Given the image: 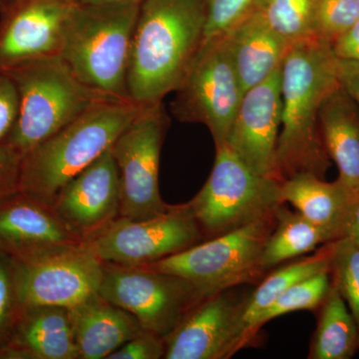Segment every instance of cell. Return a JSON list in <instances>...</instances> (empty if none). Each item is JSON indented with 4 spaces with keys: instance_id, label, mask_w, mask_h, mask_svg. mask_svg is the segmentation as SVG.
Masks as SVG:
<instances>
[{
    "instance_id": "cell-1",
    "label": "cell",
    "mask_w": 359,
    "mask_h": 359,
    "mask_svg": "<svg viewBox=\"0 0 359 359\" xmlns=\"http://www.w3.org/2000/svg\"><path fill=\"white\" fill-rule=\"evenodd\" d=\"M339 86L332 44L316 39L290 47L280 69L282 124L276 165L283 182L301 173L325 179L332 160L321 138L320 111Z\"/></svg>"
},
{
    "instance_id": "cell-2",
    "label": "cell",
    "mask_w": 359,
    "mask_h": 359,
    "mask_svg": "<svg viewBox=\"0 0 359 359\" xmlns=\"http://www.w3.org/2000/svg\"><path fill=\"white\" fill-rule=\"evenodd\" d=\"M205 0H143L132 39L127 93L146 106L176 91L204 41Z\"/></svg>"
},
{
    "instance_id": "cell-3",
    "label": "cell",
    "mask_w": 359,
    "mask_h": 359,
    "mask_svg": "<svg viewBox=\"0 0 359 359\" xmlns=\"http://www.w3.org/2000/svg\"><path fill=\"white\" fill-rule=\"evenodd\" d=\"M143 106L111 100L79 116L23 154L20 192L53 205L59 191L111 148Z\"/></svg>"
},
{
    "instance_id": "cell-4",
    "label": "cell",
    "mask_w": 359,
    "mask_h": 359,
    "mask_svg": "<svg viewBox=\"0 0 359 359\" xmlns=\"http://www.w3.org/2000/svg\"><path fill=\"white\" fill-rule=\"evenodd\" d=\"M140 4L72 6L63 25L59 56L82 83L130 100L127 71Z\"/></svg>"
},
{
    "instance_id": "cell-5",
    "label": "cell",
    "mask_w": 359,
    "mask_h": 359,
    "mask_svg": "<svg viewBox=\"0 0 359 359\" xmlns=\"http://www.w3.org/2000/svg\"><path fill=\"white\" fill-rule=\"evenodd\" d=\"M18 95V116L6 143L25 154L97 105L122 100L82 83L59 55L4 71Z\"/></svg>"
},
{
    "instance_id": "cell-6",
    "label": "cell",
    "mask_w": 359,
    "mask_h": 359,
    "mask_svg": "<svg viewBox=\"0 0 359 359\" xmlns=\"http://www.w3.org/2000/svg\"><path fill=\"white\" fill-rule=\"evenodd\" d=\"M282 183L255 173L224 145L216 148L205 185L187 204L208 240L275 215L285 204Z\"/></svg>"
},
{
    "instance_id": "cell-7",
    "label": "cell",
    "mask_w": 359,
    "mask_h": 359,
    "mask_svg": "<svg viewBox=\"0 0 359 359\" xmlns=\"http://www.w3.org/2000/svg\"><path fill=\"white\" fill-rule=\"evenodd\" d=\"M275 226L276 214L146 266L186 278L205 299L256 283L266 273L262 257Z\"/></svg>"
},
{
    "instance_id": "cell-8",
    "label": "cell",
    "mask_w": 359,
    "mask_h": 359,
    "mask_svg": "<svg viewBox=\"0 0 359 359\" xmlns=\"http://www.w3.org/2000/svg\"><path fill=\"white\" fill-rule=\"evenodd\" d=\"M175 93L174 115L205 125L215 147L226 145L245 92L224 34L203 41Z\"/></svg>"
},
{
    "instance_id": "cell-9",
    "label": "cell",
    "mask_w": 359,
    "mask_h": 359,
    "mask_svg": "<svg viewBox=\"0 0 359 359\" xmlns=\"http://www.w3.org/2000/svg\"><path fill=\"white\" fill-rule=\"evenodd\" d=\"M169 125L162 102L142 107L111 146L120 186V218L140 221L171 209L161 198V150Z\"/></svg>"
},
{
    "instance_id": "cell-10",
    "label": "cell",
    "mask_w": 359,
    "mask_h": 359,
    "mask_svg": "<svg viewBox=\"0 0 359 359\" xmlns=\"http://www.w3.org/2000/svg\"><path fill=\"white\" fill-rule=\"evenodd\" d=\"M102 264L98 294L134 316L143 330L164 339L205 299L181 276L147 266Z\"/></svg>"
},
{
    "instance_id": "cell-11",
    "label": "cell",
    "mask_w": 359,
    "mask_h": 359,
    "mask_svg": "<svg viewBox=\"0 0 359 359\" xmlns=\"http://www.w3.org/2000/svg\"><path fill=\"white\" fill-rule=\"evenodd\" d=\"M205 240L188 204L172 205L154 218L118 217L83 245L102 263L146 266L183 252Z\"/></svg>"
},
{
    "instance_id": "cell-12",
    "label": "cell",
    "mask_w": 359,
    "mask_h": 359,
    "mask_svg": "<svg viewBox=\"0 0 359 359\" xmlns=\"http://www.w3.org/2000/svg\"><path fill=\"white\" fill-rule=\"evenodd\" d=\"M20 309L54 306L69 309L98 294L103 264L82 245L59 248L13 261Z\"/></svg>"
},
{
    "instance_id": "cell-13",
    "label": "cell",
    "mask_w": 359,
    "mask_h": 359,
    "mask_svg": "<svg viewBox=\"0 0 359 359\" xmlns=\"http://www.w3.org/2000/svg\"><path fill=\"white\" fill-rule=\"evenodd\" d=\"M224 290L205 297L165 337V359H226L244 348L250 292Z\"/></svg>"
},
{
    "instance_id": "cell-14",
    "label": "cell",
    "mask_w": 359,
    "mask_h": 359,
    "mask_svg": "<svg viewBox=\"0 0 359 359\" xmlns=\"http://www.w3.org/2000/svg\"><path fill=\"white\" fill-rule=\"evenodd\" d=\"M280 69L245 92L226 145L255 173L283 182L276 165L282 124Z\"/></svg>"
},
{
    "instance_id": "cell-15",
    "label": "cell",
    "mask_w": 359,
    "mask_h": 359,
    "mask_svg": "<svg viewBox=\"0 0 359 359\" xmlns=\"http://www.w3.org/2000/svg\"><path fill=\"white\" fill-rule=\"evenodd\" d=\"M73 0H16L0 11V72L59 55Z\"/></svg>"
},
{
    "instance_id": "cell-16",
    "label": "cell",
    "mask_w": 359,
    "mask_h": 359,
    "mask_svg": "<svg viewBox=\"0 0 359 359\" xmlns=\"http://www.w3.org/2000/svg\"><path fill=\"white\" fill-rule=\"evenodd\" d=\"M83 243L54 205L39 198L20 191L0 204V252L13 261Z\"/></svg>"
},
{
    "instance_id": "cell-17",
    "label": "cell",
    "mask_w": 359,
    "mask_h": 359,
    "mask_svg": "<svg viewBox=\"0 0 359 359\" xmlns=\"http://www.w3.org/2000/svg\"><path fill=\"white\" fill-rule=\"evenodd\" d=\"M54 208L83 242L119 217L120 186L111 148L59 191Z\"/></svg>"
},
{
    "instance_id": "cell-18",
    "label": "cell",
    "mask_w": 359,
    "mask_h": 359,
    "mask_svg": "<svg viewBox=\"0 0 359 359\" xmlns=\"http://www.w3.org/2000/svg\"><path fill=\"white\" fill-rule=\"evenodd\" d=\"M0 358L79 359L68 309H21L11 337L0 344Z\"/></svg>"
},
{
    "instance_id": "cell-19",
    "label": "cell",
    "mask_w": 359,
    "mask_h": 359,
    "mask_svg": "<svg viewBox=\"0 0 359 359\" xmlns=\"http://www.w3.org/2000/svg\"><path fill=\"white\" fill-rule=\"evenodd\" d=\"M79 359H105L143 330L128 311L99 294L68 309Z\"/></svg>"
},
{
    "instance_id": "cell-20",
    "label": "cell",
    "mask_w": 359,
    "mask_h": 359,
    "mask_svg": "<svg viewBox=\"0 0 359 359\" xmlns=\"http://www.w3.org/2000/svg\"><path fill=\"white\" fill-rule=\"evenodd\" d=\"M224 36L244 92L280 70L292 46L257 11L224 33Z\"/></svg>"
},
{
    "instance_id": "cell-21",
    "label": "cell",
    "mask_w": 359,
    "mask_h": 359,
    "mask_svg": "<svg viewBox=\"0 0 359 359\" xmlns=\"http://www.w3.org/2000/svg\"><path fill=\"white\" fill-rule=\"evenodd\" d=\"M320 129L339 179L351 192H359V108L340 86L321 105Z\"/></svg>"
},
{
    "instance_id": "cell-22",
    "label": "cell",
    "mask_w": 359,
    "mask_h": 359,
    "mask_svg": "<svg viewBox=\"0 0 359 359\" xmlns=\"http://www.w3.org/2000/svg\"><path fill=\"white\" fill-rule=\"evenodd\" d=\"M351 193L339 178L327 182L311 173L297 174L282 183L283 203H290L304 218L328 231L334 241L340 238Z\"/></svg>"
},
{
    "instance_id": "cell-23",
    "label": "cell",
    "mask_w": 359,
    "mask_h": 359,
    "mask_svg": "<svg viewBox=\"0 0 359 359\" xmlns=\"http://www.w3.org/2000/svg\"><path fill=\"white\" fill-rule=\"evenodd\" d=\"M334 247V241H332L323 245L311 256L304 257L282 269H276L273 273L264 278L254 292H250L243 316L245 346L252 341V330L257 318L280 294L292 285L308 280L311 276L320 275L321 273H330Z\"/></svg>"
},
{
    "instance_id": "cell-24",
    "label": "cell",
    "mask_w": 359,
    "mask_h": 359,
    "mask_svg": "<svg viewBox=\"0 0 359 359\" xmlns=\"http://www.w3.org/2000/svg\"><path fill=\"white\" fill-rule=\"evenodd\" d=\"M318 309L309 359H349L359 349V330L339 290L332 285Z\"/></svg>"
},
{
    "instance_id": "cell-25",
    "label": "cell",
    "mask_w": 359,
    "mask_h": 359,
    "mask_svg": "<svg viewBox=\"0 0 359 359\" xmlns=\"http://www.w3.org/2000/svg\"><path fill=\"white\" fill-rule=\"evenodd\" d=\"M332 241L334 240L328 231L283 204L276 212L275 228L264 244L263 268L266 273L283 262L309 254Z\"/></svg>"
},
{
    "instance_id": "cell-26",
    "label": "cell",
    "mask_w": 359,
    "mask_h": 359,
    "mask_svg": "<svg viewBox=\"0 0 359 359\" xmlns=\"http://www.w3.org/2000/svg\"><path fill=\"white\" fill-rule=\"evenodd\" d=\"M320 0H263L257 13L290 45L316 36Z\"/></svg>"
},
{
    "instance_id": "cell-27",
    "label": "cell",
    "mask_w": 359,
    "mask_h": 359,
    "mask_svg": "<svg viewBox=\"0 0 359 359\" xmlns=\"http://www.w3.org/2000/svg\"><path fill=\"white\" fill-rule=\"evenodd\" d=\"M330 287V273H321L292 285L257 318L252 330V340L256 339L259 330L269 320L292 311H314L320 308Z\"/></svg>"
},
{
    "instance_id": "cell-28",
    "label": "cell",
    "mask_w": 359,
    "mask_h": 359,
    "mask_svg": "<svg viewBox=\"0 0 359 359\" xmlns=\"http://www.w3.org/2000/svg\"><path fill=\"white\" fill-rule=\"evenodd\" d=\"M330 280L346 302L359 330V249L346 238L334 241Z\"/></svg>"
},
{
    "instance_id": "cell-29",
    "label": "cell",
    "mask_w": 359,
    "mask_h": 359,
    "mask_svg": "<svg viewBox=\"0 0 359 359\" xmlns=\"http://www.w3.org/2000/svg\"><path fill=\"white\" fill-rule=\"evenodd\" d=\"M359 21V0H320L316 36L334 44Z\"/></svg>"
},
{
    "instance_id": "cell-30",
    "label": "cell",
    "mask_w": 359,
    "mask_h": 359,
    "mask_svg": "<svg viewBox=\"0 0 359 359\" xmlns=\"http://www.w3.org/2000/svg\"><path fill=\"white\" fill-rule=\"evenodd\" d=\"M263 0H205L204 40L224 34L256 13Z\"/></svg>"
},
{
    "instance_id": "cell-31",
    "label": "cell",
    "mask_w": 359,
    "mask_h": 359,
    "mask_svg": "<svg viewBox=\"0 0 359 359\" xmlns=\"http://www.w3.org/2000/svg\"><path fill=\"white\" fill-rule=\"evenodd\" d=\"M13 259L0 252V344L11 337L20 318Z\"/></svg>"
},
{
    "instance_id": "cell-32",
    "label": "cell",
    "mask_w": 359,
    "mask_h": 359,
    "mask_svg": "<svg viewBox=\"0 0 359 359\" xmlns=\"http://www.w3.org/2000/svg\"><path fill=\"white\" fill-rule=\"evenodd\" d=\"M165 351L164 337L142 330L107 359H160L164 358Z\"/></svg>"
},
{
    "instance_id": "cell-33",
    "label": "cell",
    "mask_w": 359,
    "mask_h": 359,
    "mask_svg": "<svg viewBox=\"0 0 359 359\" xmlns=\"http://www.w3.org/2000/svg\"><path fill=\"white\" fill-rule=\"evenodd\" d=\"M23 153L11 144H0V204L20 191Z\"/></svg>"
},
{
    "instance_id": "cell-34",
    "label": "cell",
    "mask_w": 359,
    "mask_h": 359,
    "mask_svg": "<svg viewBox=\"0 0 359 359\" xmlns=\"http://www.w3.org/2000/svg\"><path fill=\"white\" fill-rule=\"evenodd\" d=\"M18 116V95L13 80L0 72V144L6 143Z\"/></svg>"
},
{
    "instance_id": "cell-35",
    "label": "cell",
    "mask_w": 359,
    "mask_h": 359,
    "mask_svg": "<svg viewBox=\"0 0 359 359\" xmlns=\"http://www.w3.org/2000/svg\"><path fill=\"white\" fill-rule=\"evenodd\" d=\"M337 78L340 88L359 108V62L337 57Z\"/></svg>"
},
{
    "instance_id": "cell-36",
    "label": "cell",
    "mask_w": 359,
    "mask_h": 359,
    "mask_svg": "<svg viewBox=\"0 0 359 359\" xmlns=\"http://www.w3.org/2000/svg\"><path fill=\"white\" fill-rule=\"evenodd\" d=\"M339 238H346L359 249V192L351 193Z\"/></svg>"
},
{
    "instance_id": "cell-37",
    "label": "cell",
    "mask_w": 359,
    "mask_h": 359,
    "mask_svg": "<svg viewBox=\"0 0 359 359\" xmlns=\"http://www.w3.org/2000/svg\"><path fill=\"white\" fill-rule=\"evenodd\" d=\"M335 56L359 62V21L332 44Z\"/></svg>"
},
{
    "instance_id": "cell-38",
    "label": "cell",
    "mask_w": 359,
    "mask_h": 359,
    "mask_svg": "<svg viewBox=\"0 0 359 359\" xmlns=\"http://www.w3.org/2000/svg\"><path fill=\"white\" fill-rule=\"evenodd\" d=\"M73 1L83 6H99V4H141L143 0H73Z\"/></svg>"
},
{
    "instance_id": "cell-39",
    "label": "cell",
    "mask_w": 359,
    "mask_h": 359,
    "mask_svg": "<svg viewBox=\"0 0 359 359\" xmlns=\"http://www.w3.org/2000/svg\"><path fill=\"white\" fill-rule=\"evenodd\" d=\"M2 4H4V8H6V6H11V4H13L16 0H1Z\"/></svg>"
},
{
    "instance_id": "cell-40",
    "label": "cell",
    "mask_w": 359,
    "mask_h": 359,
    "mask_svg": "<svg viewBox=\"0 0 359 359\" xmlns=\"http://www.w3.org/2000/svg\"><path fill=\"white\" fill-rule=\"evenodd\" d=\"M2 9H4V4H2V1L0 0V11H1Z\"/></svg>"
}]
</instances>
